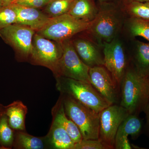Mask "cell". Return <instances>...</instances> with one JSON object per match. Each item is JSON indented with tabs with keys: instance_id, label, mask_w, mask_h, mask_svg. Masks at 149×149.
I'll return each mask as SVG.
<instances>
[{
	"instance_id": "obj_1",
	"label": "cell",
	"mask_w": 149,
	"mask_h": 149,
	"mask_svg": "<svg viewBox=\"0 0 149 149\" xmlns=\"http://www.w3.org/2000/svg\"><path fill=\"white\" fill-rule=\"evenodd\" d=\"M120 106L129 114L139 115L149 99V77L139 74L134 67L128 68L120 84Z\"/></svg>"
},
{
	"instance_id": "obj_23",
	"label": "cell",
	"mask_w": 149,
	"mask_h": 149,
	"mask_svg": "<svg viewBox=\"0 0 149 149\" xmlns=\"http://www.w3.org/2000/svg\"><path fill=\"white\" fill-rule=\"evenodd\" d=\"M128 28L132 37H142L149 41V22L130 17L128 20Z\"/></svg>"
},
{
	"instance_id": "obj_3",
	"label": "cell",
	"mask_w": 149,
	"mask_h": 149,
	"mask_svg": "<svg viewBox=\"0 0 149 149\" xmlns=\"http://www.w3.org/2000/svg\"><path fill=\"white\" fill-rule=\"evenodd\" d=\"M62 102L65 114L79 128L83 139L99 140L100 113L68 95H65Z\"/></svg>"
},
{
	"instance_id": "obj_10",
	"label": "cell",
	"mask_w": 149,
	"mask_h": 149,
	"mask_svg": "<svg viewBox=\"0 0 149 149\" xmlns=\"http://www.w3.org/2000/svg\"><path fill=\"white\" fill-rule=\"evenodd\" d=\"M35 31L27 26L15 23L1 29L0 36L19 54L27 57L31 55Z\"/></svg>"
},
{
	"instance_id": "obj_17",
	"label": "cell",
	"mask_w": 149,
	"mask_h": 149,
	"mask_svg": "<svg viewBox=\"0 0 149 149\" xmlns=\"http://www.w3.org/2000/svg\"><path fill=\"white\" fill-rule=\"evenodd\" d=\"M134 68L139 74L149 77V43L137 41L133 58Z\"/></svg>"
},
{
	"instance_id": "obj_8",
	"label": "cell",
	"mask_w": 149,
	"mask_h": 149,
	"mask_svg": "<svg viewBox=\"0 0 149 149\" xmlns=\"http://www.w3.org/2000/svg\"><path fill=\"white\" fill-rule=\"evenodd\" d=\"M128 111L120 105H110L100 113L99 140L110 149L114 148L118 129L129 115Z\"/></svg>"
},
{
	"instance_id": "obj_16",
	"label": "cell",
	"mask_w": 149,
	"mask_h": 149,
	"mask_svg": "<svg viewBox=\"0 0 149 149\" xmlns=\"http://www.w3.org/2000/svg\"><path fill=\"white\" fill-rule=\"evenodd\" d=\"M27 107L19 101L14 102L4 107V113L6 116L10 126L13 130L22 131L25 129V118Z\"/></svg>"
},
{
	"instance_id": "obj_20",
	"label": "cell",
	"mask_w": 149,
	"mask_h": 149,
	"mask_svg": "<svg viewBox=\"0 0 149 149\" xmlns=\"http://www.w3.org/2000/svg\"><path fill=\"white\" fill-rule=\"evenodd\" d=\"M13 145L17 149H42L45 147L42 139L22 131H18L15 135Z\"/></svg>"
},
{
	"instance_id": "obj_18",
	"label": "cell",
	"mask_w": 149,
	"mask_h": 149,
	"mask_svg": "<svg viewBox=\"0 0 149 149\" xmlns=\"http://www.w3.org/2000/svg\"><path fill=\"white\" fill-rule=\"evenodd\" d=\"M49 138L51 144L56 149H74L75 143L64 128L54 120Z\"/></svg>"
},
{
	"instance_id": "obj_29",
	"label": "cell",
	"mask_w": 149,
	"mask_h": 149,
	"mask_svg": "<svg viewBox=\"0 0 149 149\" xmlns=\"http://www.w3.org/2000/svg\"><path fill=\"white\" fill-rule=\"evenodd\" d=\"M131 2H149V0H120V4L121 5L124 4L126 3Z\"/></svg>"
},
{
	"instance_id": "obj_5",
	"label": "cell",
	"mask_w": 149,
	"mask_h": 149,
	"mask_svg": "<svg viewBox=\"0 0 149 149\" xmlns=\"http://www.w3.org/2000/svg\"><path fill=\"white\" fill-rule=\"evenodd\" d=\"M90 23L80 21L69 14L51 18L37 34L48 39L61 42L77 33L87 31Z\"/></svg>"
},
{
	"instance_id": "obj_24",
	"label": "cell",
	"mask_w": 149,
	"mask_h": 149,
	"mask_svg": "<svg viewBox=\"0 0 149 149\" xmlns=\"http://www.w3.org/2000/svg\"><path fill=\"white\" fill-rule=\"evenodd\" d=\"M13 129L10 126L6 116L3 113L0 116V145L5 148L13 145L15 134Z\"/></svg>"
},
{
	"instance_id": "obj_28",
	"label": "cell",
	"mask_w": 149,
	"mask_h": 149,
	"mask_svg": "<svg viewBox=\"0 0 149 149\" xmlns=\"http://www.w3.org/2000/svg\"><path fill=\"white\" fill-rule=\"evenodd\" d=\"M143 111L146 114L147 127L149 131V99Z\"/></svg>"
},
{
	"instance_id": "obj_30",
	"label": "cell",
	"mask_w": 149,
	"mask_h": 149,
	"mask_svg": "<svg viewBox=\"0 0 149 149\" xmlns=\"http://www.w3.org/2000/svg\"><path fill=\"white\" fill-rule=\"evenodd\" d=\"M100 3H118L120 2V0H97Z\"/></svg>"
},
{
	"instance_id": "obj_6",
	"label": "cell",
	"mask_w": 149,
	"mask_h": 149,
	"mask_svg": "<svg viewBox=\"0 0 149 149\" xmlns=\"http://www.w3.org/2000/svg\"><path fill=\"white\" fill-rule=\"evenodd\" d=\"M63 53L56 75L57 78L65 77L90 83V68L77 54L72 41L68 40L61 42Z\"/></svg>"
},
{
	"instance_id": "obj_26",
	"label": "cell",
	"mask_w": 149,
	"mask_h": 149,
	"mask_svg": "<svg viewBox=\"0 0 149 149\" xmlns=\"http://www.w3.org/2000/svg\"><path fill=\"white\" fill-rule=\"evenodd\" d=\"M110 148L99 140L83 139L75 143L74 149H109Z\"/></svg>"
},
{
	"instance_id": "obj_33",
	"label": "cell",
	"mask_w": 149,
	"mask_h": 149,
	"mask_svg": "<svg viewBox=\"0 0 149 149\" xmlns=\"http://www.w3.org/2000/svg\"><path fill=\"white\" fill-rule=\"evenodd\" d=\"M2 7L1 0H0V8Z\"/></svg>"
},
{
	"instance_id": "obj_2",
	"label": "cell",
	"mask_w": 149,
	"mask_h": 149,
	"mask_svg": "<svg viewBox=\"0 0 149 149\" xmlns=\"http://www.w3.org/2000/svg\"><path fill=\"white\" fill-rule=\"evenodd\" d=\"M98 6L97 14L90 22L87 31L104 45L116 38L121 28V5L118 3H99Z\"/></svg>"
},
{
	"instance_id": "obj_9",
	"label": "cell",
	"mask_w": 149,
	"mask_h": 149,
	"mask_svg": "<svg viewBox=\"0 0 149 149\" xmlns=\"http://www.w3.org/2000/svg\"><path fill=\"white\" fill-rule=\"evenodd\" d=\"M104 66L108 70L120 88L127 69V61L124 48L121 42L116 39L103 45Z\"/></svg>"
},
{
	"instance_id": "obj_14",
	"label": "cell",
	"mask_w": 149,
	"mask_h": 149,
	"mask_svg": "<svg viewBox=\"0 0 149 149\" xmlns=\"http://www.w3.org/2000/svg\"><path fill=\"white\" fill-rule=\"evenodd\" d=\"M72 43L80 59L89 67L104 66V57L93 42L80 38L74 40Z\"/></svg>"
},
{
	"instance_id": "obj_4",
	"label": "cell",
	"mask_w": 149,
	"mask_h": 149,
	"mask_svg": "<svg viewBox=\"0 0 149 149\" xmlns=\"http://www.w3.org/2000/svg\"><path fill=\"white\" fill-rule=\"evenodd\" d=\"M58 78L57 86L59 91L97 113L111 105L91 83L67 77Z\"/></svg>"
},
{
	"instance_id": "obj_19",
	"label": "cell",
	"mask_w": 149,
	"mask_h": 149,
	"mask_svg": "<svg viewBox=\"0 0 149 149\" xmlns=\"http://www.w3.org/2000/svg\"><path fill=\"white\" fill-rule=\"evenodd\" d=\"M58 105L54 115V120L64 128L75 143H79L83 139L80 130L75 123L67 116L62 101Z\"/></svg>"
},
{
	"instance_id": "obj_32",
	"label": "cell",
	"mask_w": 149,
	"mask_h": 149,
	"mask_svg": "<svg viewBox=\"0 0 149 149\" xmlns=\"http://www.w3.org/2000/svg\"><path fill=\"white\" fill-rule=\"evenodd\" d=\"M3 108L2 105L0 104V116L4 113V109L2 111V109H3Z\"/></svg>"
},
{
	"instance_id": "obj_25",
	"label": "cell",
	"mask_w": 149,
	"mask_h": 149,
	"mask_svg": "<svg viewBox=\"0 0 149 149\" xmlns=\"http://www.w3.org/2000/svg\"><path fill=\"white\" fill-rule=\"evenodd\" d=\"M17 22L16 13L10 5L0 8V30Z\"/></svg>"
},
{
	"instance_id": "obj_11",
	"label": "cell",
	"mask_w": 149,
	"mask_h": 149,
	"mask_svg": "<svg viewBox=\"0 0 149 149\" xmlns=\"http://www.w3.org/2000/svg\"><path fill=\"white\" fill-rule=\"evenodd\" d=\"M89 80L96 91L110 104H116L119 88L108 70L103 65L90 68Z\"/></svg>"
},
{
	"instance_id": "obj_13",
	"label": "cell",
	"mask_w": 149,
	"mask_h": 149,
	"mask_svg": "<svg viewBox=\"0 0 149 149\" xmlns=\"http://www.w3.org/2000/svg\"><path fill=\"white\" fill-rule=\"evenodd\" d=\"M16 13L17 23L38 31L50 21L51 17L37 8L11 3L10 5Z\"/></svg>"
},
{
	"instance_id": "obj_27",
	"label": "cell",
	"mask_w": 149,
	"mask_h": 149,
	"mask_svg": "<svg viewBox=\"0 0 149 149\" xmlns=\"http://www.w3.org/2000/svg\"><path fill=\"white\" fill-rule=\"evenodd\" d=\"M51 1L52 0H13L12 3L37 9L45 6Z\"/></svg>"
},
{
	"instance_id": "obj_12",
	"label": "cell",
	"mask_w": 149,
	"mask_h": 149,
	"mask_svg": "<svg viewBox=\"0 0 149 149\" xmlns=\"http://www.w3.org/2000/svg\"><path fill=\"white\" fill-rule=\"evenodd\" d=\"M143 124L138 115L130 114L123 120L116 133L115 139L114 148L132 149L128 136L136 139L141 134Z\"/></svg>"
},
{
	"instance_id": "obj_34",
	"label": "cell",
	"mask_w": 149,
	"mask_h": 149,
	"mask_svg": "<svg viewBox=\"0 0 149 149\" xmlns=\"http://www.w3.org/2000/svg\"></svg>"
},
{
	"instance_id": "obj_21",
	"label": "cell",
	"mask_w": 149,
	"mask_h": 149,
	"mask_svg": "<svg viewBox=\"0 0 149 149\" xmlns=\"http://www.w3.org/2000/svg\"><path fill=\"white\" fill-rule=\"evenodd\" d=\"M120 5L130 17L149 22V2H131Z\"/></svg>"
},
{
	"instance_id": "obj_15",
	"label": "cell",
	"mask_w": 149,
	"mask_h": 149,
	"mask_svg": "<svg viewBox=\"0 0 149 149\" xmlns=\"http://www.w3.org/2000/svg\"><path fill=\"white\" fill-rule=\"evenodd\" d=\"M98 11L95 0H75L68 13L78 20L90 23Z\"/></svg>"
},
{
	"instance_id": "obj_7",
	"label": "cell",
	"mask_w": 149,
	"mask_h": 149,
	"mask_svg": "<svg viewBox=\"0 0 149 149\" xmlns=\"http://www.w3.org/2000/svg\"><path fill=\"white\" fill-rule=\"evenodd\" d=\"M62 53L61 42L56 44L37 33L34 35L30 57L36 65L47 68L56 74Z\"/></svg>"
},
{
	"instance_id": "obj_22",
	"label": "cell",
	"mask_w": 149,
	"mask_h": 149,
	"mask_svg": "<svg viewBox=\"0 0 149 149\" xmlns=\"http://www.w3.org/2000/svg\"><path fill=\"white\" fill-rule=\"evenodd\" d=\"M75 0H52L47 5L45 11L53 18L68 13Z\"/></svg>"
},
{
	"instance_id": "obj_31",
	"label": "cell",
	"mask_w": 149,
	"mask_h": 149,
	"mask_svg": "<svg viewBox=\"0 0 149 149\" xmlns=\"http://www.w3.org/2000/svg\"><path fill=\"white\" fill-rule=\"evenodd\" d=\"M13 0H1L2 7L9 6Z\"/></svg>"
}]
</instances>
